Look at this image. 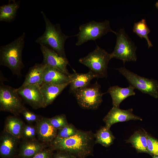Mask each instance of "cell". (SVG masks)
Wrapping results in <instances>:
<instances>
[{
  "instance_id": "1",
  "label": "cell",
  "mask_w": 158,
  "mask_h": 158,
  "mask_svg": "<svg viewBox=\"0 0 158 158\" xmlns=\"http://www.w3.org/2000/svg\"><path fill=\"white\" fill-rule=\"evenodd\" d=\"M94 134L91 131L78 130L75 134L68 138H56L49 145L54 151H66L77 158H86L93 154Z\"/></svg>"
},
{
  "instance_id": "2",
  "label": "cell",
  "mask_w": 158,
  "mask_h": 158,
  "mask_svg": "<svg viewBox=\"0 0 158 158\" xmlns=\"http://www.w3.org/2000/svg\"><path fill=\"white\" fill-rule=\"evenodd\" d=\"M25 33L10 43L1 46L0 48V64L8 68L12 73L21 76V71L24 67L22 52L24 43Z\"/></svg>"
},
{
  "instance_id": "3",
  "label": "cell",
  "mask_w": 158,
  "mask_h": 158,
  "mask_svg": "<svg viewBox=\"0 0 158 158\" xmlns=\"http://www.w3.org/2000/svg\"><path fill=\"white\" fill-rule=\"evenodd\" d=\"M45 21L46 28L43 34L38 38L35 42L53 50L59 55L66 57L64 45L67 39L71 37L62 32L58 23H52L44 12L41 11Z\"/></svg>"
},
{
  "instance_id": "4",
  "label": "cell",
  "mask_w": 158,
  "mask_h": 158,
  "mask_svg": "<svg viewBox=\"0 0 158 158\" xmlns=\"http://www.w3.org/2000/svg\"><path fill=\"white\" fill-rule=\"evenodd\" d=\"M111 59V53L97 45L94 50L80 58L79 62L88 67L97 78H106L108 63Z\"/></svg>"
},
{
  "instance_id": "5",
  "label": "cell",
  "mask_w": 158,
  "mask_h": 158,
  "mask_svg": "<svg viewBox=\"0 0 158 158\" xmlns=\"http://www.w3.org/2000/svg\"><path fill=\"white\" fill-rule=\"evenodd\" d=\"M79 32L75 36L77 38L75 45L80 46L90 40L95 41L102 37L111 32L115 35L116 32L113 30L108 20L102 22L94 20L80 25Z\"/></svg>"
},
{
  "instance_id": "6",
  "label": "cell",
  "mask_w": 158,
  "mask_h": 158,
  "mask_svg": "<svg viewBox=\"0 0 158 158\" xmlns=\"http://www.w3.org/2000/svg\"><path fill=\"white\" fill-rule=\"evenodd\" d=\"M116 40L113 51L111 53V57L119 59L124 63L130 61H136L137 56L136 47L126 34L123 28L116 32Z\"/></svg>"
},
{
  "instance_id": "7",
  "label": "cell",
  "mask_w": 158,
  "mask_h": 158,
  "mask_svg": "<svg viewBox=\"0 0 158 158\" xmlns=\"http://www.w3.org/2000/svg\"><path fill=\"white\" fill-rule=\"evenodd\" d=\"M0 110L18 116L26 108L16 89L4 85L0 81Z\"/></svg>"
},
{
  "instance_id": "8",
  "label": "cell",
  "mask_w": 158,
  "mask_h": 158,
  "mask_svg": "<svg viewBox=\"0 0 158 158\" xmlns=\"http://www.w3.org/2000/svg\"><path fill=\"white\" fill-rule=\"evenodd\" d=\"M101 86L97 82L82 89L73 94L79 105L86 109L95 110L98 109L102 102V92Z\"/></svg>"
},
{
  "instance_id": "9",
  "label": "cell",
  "mask_w": 158,
  "mask_h": 158,
  "mask_svg": "<svg viewBox=\"0 0 158 158\" xmlns=\"http://www.w3.org/2000/svg\"><path fill=\"white\" fill-rule=\"evenodd\" d=\"M117 69L126 78L130 85L135 89L154 98L158 97V82L157 80L139 75L124 66Z\"/></svg>"
},
{
  "instance_id": "10",
  "label": "cell",
  "mask_w": 158,
  "mask_h": 158,
  "mask_svg": "<svg viewBox=\"0 0 158 158\" xmlns=\"http://www.w3.org/2000/svg\"><path fill=\"white\" fill-rule=\"evenodd\" d=\"M22 99L35 109L45 107L40 86L27 84L16 89Z\"/></svg>"
},
{
  "instance_id": "11",
  "label": "cell",
  "mask_w": 158,
  "mask_h": 158,
  "mask_svg": "<svg viewBox=\"0 0 158 158\" xmlns=\"http://www.w3.org/2000/svg\"><path fill=\"white\" fill-rule=\"evenodd\" d=\"M40 45L43 58L42 63L47 66L56 68L69 76L71 74L67 68L68 61L66 57L59 55L54 50L46 46Z\"/></svg>"
},
{
  "instance_id": "12",
  "label": "cell",
  "mask_w": 158,
  "mask_h": 158,
  "mask_svg": "<svg viewBox=\"0 0 158 158\" xmlns=\"http://www.w3.org/2000/svg\"><path fill=\"white\" fill-rule=\"evenodd\" d=\"M19 139L3 130L0 137L1 158H17Z\"/></svg>"
},
{
  "instance_id": "13",
  "label": "cell",
  "mask_w": 158,
  "mask_h": 158,
  "mask_svg": "<svg viewBox=\"0 0 158 158\" xmlns=\"http://www.w3.org/2000/svg\"><path fill=\"white\" fill-rule=\"evenodd\" d=\"M133 111L132 109L123 110L113 107L103 119L105 126L110 128L112 125L118 122L130 120L142 121L141 118L133 113Z\"/></svg>"
},
{
  "instance_id": "14",
  "label": "cell",
  "mask_w": 158,
  "mask_h": 158,
  "mask_svg": "<svg viewBox=\"0 0 158 158\" xmlns=\"http://www.w3.org/2000/svg\"><path fill=\"white\" fill-rule=\"evenodd\" d=\"M35 126L38 140L50 145L56 138L58 130L51 125L49 118L41 117L36 123Z\"/></svg>"
},
{
  "instance_id": "15",
  "label": "cell",
  "mask_w": 158,
  "mask_h": 158,
  "mask_svg": "<svg viewBox=\"0 0 158 158\" xmlns=\"http://www.w3.org/2000/svg\"><path fill=\"white\" fill-rule=\"evenodd\" d=\"M19 144L17 158H32L37 153L49 146L37 139L23 140Z\"/></svg>"
},
{
  "instance_id": "16",
  "label": "cell",
  "mask_w": 158,
  "mask_h": 158,
  "mask_svg": "<svg viewBox=\"0 0 158 158\" xmlns=\"http://www.w3.org/2000/svg\"><path fill=\"white\" fill-rule=\"evenodd\" d=\"M70 83L61 84L44 83L40 86L45 107L53 102L63 90L69 85Z\"/></svg>"
},
{
  "instance_id": "17",
  "label": "cell",
  "mask_w": 158,
  "mask_h": 158,
  "mask_svg": "<svg viewBox=\"0 0 158 158\" xmlns=\"http://www.w3.org/2000/svg\"><path fill=\"white\" fill-rule=\"evenodd\" d=\"M69 77V92L73 93L89 85L92 79L97 78L96 75L90 71L86 73H74L71 74Z\"/></svg>"
},
{
  "instance_id": "18",
  "label": "cell",
  "mask_w": 158,
  "mask_h": 158,
  "mask_svg": "<svg viewBox=\"0 0 158 158\" xmlns=\"http://www.w3.org/2000/svg\"><path fill=\"white\" fill-rule=\"evenodd\" d=\"M135 89L130 85L126 88L115 85L110 87L107 93H109L111 96L113 107L119 108L121 103L125 99L130 96L135 95Z\"/></svg>"
},
{
  "instance_id": "19",
  "label": "cell",
  "mask_w": 158,
  "mask_h": 158,
  "mask_svg": "<svg viewBox=\"0 0 158 158\" xmlns=\"http://www.w3.org/2000/svg\"><path fill=\"white\" fill-rule=\"evenodd\" d=\"M68 82H70L69 76L56 68L46 66L42 84H61Z\"/></svg>"
},
{
  "instance_id": "20",
  "label": "cell",
  "mask_w": 158,
  "mask_h": 158,
  "mask_svg": "<svg viewBox=\"0 0 158 158\" xmlns=\"http://www.w3.org/2000/svg\"><path fill=\"white\" fill-rule=\"evenodd\" d=\"M46 66L42 63H36L31 67L22 85L32 84L40 86L42 83L44 72Z\"/></svg>"
},
{
  "instance_id": "21",
  "label": "cell",
  "mask_w": 158,
  "mask_h": 158,
  "mask_svg": "<svg viewBox=\"0 0 158 158\" xmlns=\"http://www.w3.org/2000/svg\"><path fill=\"white\" fill-rule=\"evenodd\" d=\"M25 124L17 116H9L6 119L4 130L20 139Z\"/></svg>"
},
{
  "instance_id": "22",
  "label": "cell",
  "mask_w": 158,
  "mask_h": 158,
  "mask_svg": "<svg viewBox=\"0 0 158 158\" xmlns=\"http://www.w3.org/2000/svg\"><path fill=\"white\" fill-rule=\"evenodd\" d=\"M147 133L145 130L136 131L126 142L131 143L138 152L147 153Z\"/></svg>"
},
{
  "instance_id": "23",
  "label": "cell",
  "mask_w": 158,
  "mask_h": 158,
  "mask_svg": "<svg viewBox=\"0 0 158 158\" xmlns=\"http://www.w3.org/2000/svg\"><path fill=\"white\" fill-rule=\"evenodd\" d=\"M19 1L9 0L8 3L0 7V21L10 22L13 20L16 16L20 7Z\"/></svg>"
},
{
  "instance_id": "24",
  "label": "cell",
  "mask_w": 158,
  "mask_h": 158,
  "mask_svg": "<svg viewBox=\"0 0 158 158\" xmlns=\"http://www.w3.org/2000/svg\"><path fill=\"white\" fill-rule=\"evenodd\" d=\"M94 135L95 144H100L105 147H108L113 144L115 139L110 128L106 126L100 128Z\"/></svg>"
},
{
  "instance_id": "25",
  "label": "cell",
  "mask_w": 158,
  "mask_h": 158,
  "mask_svg": "<svg viewBox=\"0 0 158 158\" xmlns=\"http://www.w3.org/2000/svg\"><path fill=\"white\" fill-rule=\"evenodd\" d=\"M133 31L141 39L144 38L146 40L148 48L152 47V44L148 37L150 30L148 28L145 19L134 23Z\"/></svg>"
},
{
  "instance_id": "26",
  "label": "cell",
  "mask_w": 158,
  "mask_h": 158,
  "mask_svg": "<svg viewBox=\"0 0 158 158\" xmlns=\"http://www.w3.org/2000/svg\"><path fill=\"white\" fill-rule=\"evenodd\" d=\"M72 124H68L58 130L56 138H65L75 134L78 130Z\"/></svg>"
},
{
  "instance_id": "27",
  "label": "cell",
  "mask_w": 158,
  "mask_h": 158,
  "mask_svg": "<svg viewBox=\"0 0 158 158\" xmlns=\"http://www.w3.org/2000/svg\"><path fill=\"white\" fill-rule=\"evenodd\" d=\"M37 131L35 126L32 124H25L22 131L21 139L23 140L36 139Z\"/></svg>"
},
{
  "instance_id": "28",
  "label": "cell",
  "mask_w": 158,
  "mask_h": 158,
  "mask_svg": "<svg viewBox=\"0 0 158 158\" xmlns=\"http://www.w3.org/2000/svg\"><path fill=\"white\" fill-rule=\"evenodd\" d=\"M51 125L58 130L68 125L66 116L64 114L56 115L51 118H48Z\"/></svg>"
},
{
  "instance_id": "29",
  "label": "cell",
  "mask_w": 158,
  "mask_h": 158,
  "mask_svg": "<svg viewBox=\"0 0 158 158\" xmlns=\"http://www.w3.org/2000/svg\"><path fill=\"white\" fill-rule=\"evenodd\" d=\"M147 153L152 156H158V140L147 133Z\"/></svg>"
},
{
  "instance_id": "30",
  "label": "cell",
  "mask_w": 158,
  "mask_h": 158,
  "mask_svg": "<svg viewBox=\"0 0 158 158\" xmlns=\"http://www.w3.org/2000/svg\"><path fill=\"white\" fill-rule=\"evenodd\" d=\"M22 114L24 119L28 123H35L40 119L41 117L34 113L25 108L22 112Z\"/></svg>"
},
{
  "instance_id": "31",
  "label": "cell",
  "mask_w": 158,
  "mask_h": 158,
  "mask_svg": "<svg viewBox=\"0 0 158 158\" xmlns=\"http://www.w3.org/2000/svg\"><path fill=\"white\" fill-rule=\"evenodd\" d=\"M54 151L49 145L37 153L32 158H53Z\"/></svg>"
},
{
  "instance_id": "32",
  "label": "cell",
  "mask_w": 158,
  "mask_h": 158,
  "mask_svg": "<svg viewBox=\"0 0 158 158\" xmlns=\"http://www.w3.org/2000/svg\"><path fill=\"white\" fill-rule=\"evenodd\" d=\"M54 152L53 158H77L71 153L66 151L61 150L56 151Z\"/></svg>"
},
{
  "instance_id": "33",
  "label": "cell",
  "mask_w": 158,
  "mask_h": 158,
  "mask_svg": "<svg viewBox=\"0 0 158 158\" xmlns=\"http://www.w3.org/2000/svg\"><path fill=\"white\" fill-rule=\"evenodd\" d=\"M155 6L158 9V1H157L155 4Z\"/></svg>"
},
{
  "instance_id": "34",
  "label": "cell",
  "mask_w": 158,
  "mask_h": 158,
  "mask_svg": "<svg viewBox=\"0 0 158 158\" xmlns=\"http://www.w3.org/2000/svg\"><path fill=\"white\" fill-rule=\"evenodd\" d=\"M153 158H158V156H152Z\"/></svg>"
}]
</instances>
